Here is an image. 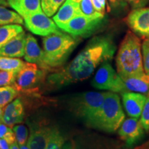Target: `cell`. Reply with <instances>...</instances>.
<instances>
[{"instance_id": "cell-1", "label": "cell", "mask_w": 149, "mask_h": 149, "mask_svg": "<svg viewBox=\"0 0 149 149\" xmlns=\"http://www.w3.org/2000/svg\"><path fill=\"white\" fill-rule=\"evenodd\" d=\"M115 51L111 37H94L69 64L51 72L46 84L51 88H58L88 79L99 66L113 59Z\"/></svg>"}, {"instance_id": "cell-2", "label": "cell", "mask_w": 149, "mask_h": 149, "mask_svg": "<svg viewBox=\"0 0 149 149\" xmlns=\"http://www.w3.org/2000/svg\"><path fill=\"white\" fill-rule=\"evenodd\" d=\"M117 72L120 77L145 73L141 55V40L128 31L121 42L116 56Z\"/></svg>"}, {"instance_id": "cell-3", "label": "cell", "mask_w": 149, "mask_h": 149, "mask_svg": "<svg viewBox=\"0 0 149 149\" xmlns=\"http://www.w3.org/2000/svg\"><path fill=\"white\" fill-rule=\"evenodd\" d=\"M79 37L63 33H53L43 38L44 61L50 72L60 68L79 43Z\"/></svg>"}, {"instance_id": "cell-4", "label": "cell", "mask_w": 149, "mask_h": 149, "mask_svg": "<svg viewBox=\"0 0 149 149\" xmlns=\"http://www.w3.org/2000/svg\"><path fill=\"white\" fill-rule=\"evenodd\" d=\"M125 119L120 99L117 93L106 92L103 103L93 121L92 128L106 132H115Z\"/></svg>"}, {"instance_id": "cell-5", "label": "cell", "mask_w": 149, "mask_h": 149, "mask_svg": "<svg viewBox=\"0 0 149 149\" xmlns=\"http://www.w3.org/2000/svg\"><path fill=\"white\" fill-rule=\"evenodd\" d=\"M106 92H86L72 97L70 109L74 115L92 127L93 121L103 103Z\"/></svg>"}, {"instance_id": "cell-6", "label": "cell", "mask_w": 149, "mask_h": 149, "mask_svg": "<svg viewBox=\"0 0 149 149\" xmlns=\"http://www.w3.org/2000/svg\"><path fill=\"white\" fill-rule=\"evenodd\" d=\"M107 22L105 15L97 13L91 16L79 15L67 23L58 26L61 31L72 36L86 38L100 29Z\"/></svg>"}, {"instance_id": "cell-7", "label": "cell", "mask_w": 149, "mask_h": 149, "mask_svg": "<svg viewBox=\"0 0 149 149\" xmlns=\"http://www.w3.org/2000/svg\"><path fill=\"white\" fill-rule=\"evenodd\" d=\"M46 73L37 64L26 62L17 74L13 86L18 92H33L37 90L39 85L44 81Z\"/></svg>"}, {"instance_id": "cell-8", "label": "cell", "mask_w": 149, "mask_h": 149, "mask_svg": "<svg viewBox=\"0 0 149 149\" xmlns=\"http://www.w3.org/2000/svg\"><path fill=\"white\" fill-rule=\"evenodd\" d=\"M92 86L101 90H108L115 93L126 92L124 82L109 61L101 64L92 81Z\"/></svg>"}, {"instance_id": "cell-9", "label": "cell", "mask_w": 149, "mask_h": 149, "mask_svg": "<svg viewBox=\"0 0 149 149\" xmlns=\"http://www.w3.org/2000/svg\"><path fill=\"white\" fill-rule=\"evenodd\" d=\"M23 19L26 29L35 35L46 37L61 32V30L55 22L44 14L43 11L28 15Z\"/></svg>"}, {"instance_id": "cell-10", "label": "cell", "mask_w": 149, "mask_h": 149, "mask_svg": "<svg viewBox=\"0 0 149 149\" xmlns=\"http://www.w3.org/2000/svg\"><path fill=\"white\" fill-rule=\"evenodd\" d=\"M125 22L134 34L141 38H149V8L133 9Z\"/></svg>"}, {"instance_id": "cell-11", "label": "cell", "mask_w": 149, "mask_h": 149, "mask_svg": "<svg viewBox=\"0 0 149 149\" xmlns=\"http://www.w3.org/2000/svg\"><path fill=\"white\" fill-rule=\"evenodd\" d=\"M120 138L128 146H133L144 135V129L139 118L130 117L124 120L118 128Z\"/></svg>"}, {"instance_id": "cell-12", "label": "cell", "mask_w": 149, "mask_h": 149, "mask_svg": "<svg viewBox=\"0 0 149 149\" xmlns=\"http://www.w3.org/2000/svg\"><path fill=\"white\" fill-rule=\"evenodd\" d=\"M24 59L27 62L37 65L44 71L50 72L44 61V53L38 45L37 40L32 35L28 34L26 37Z\"/></svg>"}, {"instance_id": "cell-13", "label": "cell", "mask_w": 149, "mask_h": 149, "mask_svg": "<svg viewBox=\"0 0 149 149\" xmlns=\"http://www.w3.org/2000/svg\"><path fill=\"white\" fill-rule=\"evenodd\" d=\"M123 104L127 114L130 117L139 118L146 102V95L126 91L122 93Z\"/></svg>"}, {"instance_id": "cell-14", "label": "cell", "mask_w": 149, "mask_h": 149, "mask_svg": "<svg viewBox=\"0 0 149 149\" xmlns=\"http://www.w3.org/2000/svg\"><path fill=\"white\" fill-rule=\"evenodd\" d=\"M24 109L20 99L13 100L6 106L3 110V115L1 117V122L12 128L17 124H19L24 121Z\"/></svg>"}, {"instance_id": "cell-15", "label": "cell", "mask_w": 149, "mask_h": 149, "mask_svg": "<svg viewBox=\"0 0 149 149\" xmlns=\"http://www.w3.org/2000/svg\"><path fill=\"white\" fill-rule=\"evenodd\" d=\"M26 34L23 31L0 48V57L19 58L24 56Z\"/></svg>"}, {"instance_id": "cell-16", "label": "cell", "mask_w": 149, "mask_h": 149, "mask_svg": "<svg viewBox=\"0 0 149 149\" xmlns=\"http://www.w3.org/2000/svg\"><path fill=\"white\" fill-rule=\"evenodd\" d=\"M51 128L42 123L31 128L27 142L29 148L46 149Z\"/></svg>"}, {"instance_id": "cell-17", "label": "cell", "mask_w": 149, "mask_h": 149, "mask_svg": "<svg viewBox=\"0 0 149 149\" xmlns=\"http://www.w3.org/2000/svg\"><path fill=\"white\" fill-rule=\"evenodd\" d=\"M79 15H82L79 3L74 2L71 0H66L53 17V21L58 26L67 23L74 16Z\"/></svg>"}, {"instance_id": "cell-18", "label": "cell", "mask_w": 149, "mask_h": 149, "mask_svg": "<svg viewBox=\"0 0 149 149\" xmlns=\"http://www.w3.org/2000/svg\"><path fill=\"white\" fill-rule=\"evenodd\" d=\"M126 91L147 94L149 92V75L146 73L140 75L120 77Z\"/></svg>"}, {"instance_id": "cell-19", "label": "cell", "mask_w": 149, "mask_h": 149, "mask_svg": "<svg viewBox=\"0 0 149 149\" xmlns=\"http://www.w3.org/2000/svg\"><path fill=\"white\" fill-rule=\"evenodd\" d=\"M7 2L22 17L42 11L41 0H7Z\"/></svg>"}, {"instance_id": "cell-20", "label": "cell", "mask_w": 149, "mask_h": 149, "mask_svg": "<svg viewBox=\"0 0 149 149\" xmlns=\"http://www.w3.org/2000/svg\"><path fill=\"white\" fill-rule=\"evenodd\" d=\"M24 29L19 24H8L0 27V48L13 37L23 32Z\"/></svg>"}, {"instance_id": "cell-21", "label": "cell", "mask_w": 149, "mask_h": 149, "mask_svg": "<svg viewBox=\"0 0 149 149\" xmlns=\"http://www.w3.org/2000/svg\"><path fill=\"white\" fill-rule=\"evenodd\" d=\"M23 24L24 19L19 14L0 5V26Z\"/></svg>"}, {"instance_id": "cell-22", "label": "cell", "mask_w": 149, "mask_h": 149, "mask_svg": "<svg viewBox=\"0 0 149 149\" xmlns=\"http://www.w3.org/2000/svg\"><path fill=\"white\" fill-rule=\"evenodd\" d=\"M24 64L25 62L20 59L0 57V70L18 72L22 69Z\"/></svg>"}, {"instance_id": "cell-23", "label": "cell", "mask_w": 149, "mask_h": 149, "mask_svg": "<svg viewBox=\"0 0 149 149\" xmlns=\"http://www.w3.org/2000/svg\"><path fill=\"white\" fill-rule=\"evenodd\" d=\"M64 144V138L59 130L56 128H52L46 149H62Z\"/></svg>"}, {"instance_id": "cell-24", "label": "cell", "mask_w": 149, "mask_h": 149, "mask_svg": "<svg viewBox=\"0 0 149 149\" xmlns=\"http://www.w3.org/2000/svg\"><path fill=\"white\" fill-rule=\"evenodd\" d=\"M19 94L13 86L0 87V107H3L14 100Z\"/></svg>"}, {"instance_id": "cell-25", "label": "cell", "mask_w": 149, "mask_h": 149, "mask_svg": "<svg viewBox=\"0 0 149 149\" xmlns=\"http://www.w3.org/2000/svg\"><path fill=\"white\" fill-rule=\"evenodd\" d=\"M66 0H41V7L48 17L55 15Z\"/></svg>"}, {"instance_id": "cell-26", "label": "cell", "mask_w": 149, "mask_h": 149, "mask_svg": "<svg viewBox=\"0 0 149 149\" xmlns=\"http://www.w3.org/2000/svg\"><path fill=\"white\" fill-rule=\"evenodd\" d=\"M13 131L17 144L19 146L26 144L27 141L28 135H29V132H28L26 126L22 125V124L14 126Z\"/></svg>"}, {"instance_id": "cell-27", "label": "cell", "mask_w": 149, "mask_h": 149, "mask_svg": "<svg viewBox=\"0 0 149 149\" xmlns=\"http://www.w3.org/2000/svg\"><path fill=\"white\" fill-rule=\"evenodd\" d=\"M146 102L144 105V108H143L142 112L140 115V121L141 125H142L143 128L145 131L147 133L149 132V92L146 94Z\"/></svg>"}, {"instance_id": "cell-28", "label": "cell", "mask_w": 149, "mask_h": 149, "mask_svg": "<svg viewBox=\"0 0 149 149\" xmlns=\"http://www.w3.org/2000/svg\"><path fill=\"white\" fill-rule=\"evenodd\" d=\"M17 73L13 71L0 70V87L13 84Z\"/></svg>"}, {"instance_id": "cell-29", "label": "cell", "mask_w": 149, "mask_h": 149, "mask_svg": "<svg viewBox=\"0 0 149 149\" xmlns=\"http://www.w3.org/2000/svg\"><path fill=\"white\" fill-rule=\"evenodd\" d=\"M141 55L144 72L149 75V38L144 39L141 44Z\"/></svg>"}, {"instance_id": "cell-30", "label": "cell", "mask_w": 149, "mask_h": 149, "mask_svg": "<svg viewBox=\"0 0 149 149\" xmlns=\"http://www.w3.org/2000/svg\"><path fill=\"white\" fill-rule=\"evenodd\" d=\"M79 5L81 13L84 15L91 16L98 13L93 6L91 0H81Z\"/></svg>"}, {"instance_id": "cell-31", "label": "cell", "mask_w": 149, "mask_h": 149, "mask_svg": "<svg viewBox=\"0 0 149 149\" xmlns=\"http://www.w3.org/2000/svg\"><path fill=\"white\" fill-rule=\"evenodd\" d=\"M127 4H129L132 8L136 9L142 8L145 6L148 3V0H124Z\"/></svg>"}, {"instance_id": "cell-32", "label": "cell", "mask_w": 149, "mask_h": 149, "mask_svg": "<svg viewBox=\"0 0 149 149\" xmlns=\"http://www.w3.org/2000/svg\"><path fill=\"white\" fill-rule=\"evenodd\" d=\"M111 7L115 10H121L126 8L127 3L124 0H109Z\"/></svg>"}, {"instance_id": "cell-33", "label": "cell", "mask_w": 149, "mask_h": 149, "mask_svg": "<svg viewBox=\"0 0 149 149\" xmlns=\"http://www.w3.org/2000/svg\"><path fill=\"white\" fill-rule=\"evenodd\" d=\"M11 130V128L8 127L3 123H0V138H3L6 133Z\"/></svg>"}, {"instance_id": "cell-34", "label": "cell", "mask_w": 149, "mask_h": 149, "mask_svg": "<svg viewBox=\"0 0 149 149\" xmlns=\"http://www.w3.org/2000/svg\"><path fill=\"white\" fill-rule=\"evenodd\" d=\"M0 149H10L9 144L3 138H0Z\"/></svg>"}, {"instance_id": "cell-35", "label": "cell", "mask_w": 149, "mask_h": 149, "mask_svg": "<svg viewBox=\"0 0 149 149\" xmlns=\"http://www.w3.org/2000/svg\"><path fill=\"white\" fill-rule=\"evenodd\" d=\"M134 149H149V141L145 142L144 144H141V146L136 147Z\"/></svg>"}, {"instance_id": "cell-36", "label": "cell", "mask_w": 149, "mask_h": 149, "mask_svg": "<svg viewBox=\"0 0 149 149\" xmlns=\"http://www.w3.org/2000/svg\"><path fill=\"white\" fill-rule=\"evenodd\" d=\"M10 149H19V146L17 142L16 141L10 145Z\"/></svg>"}, {"instance_id": "cell-37", "label": "cell", "mask_w": 149, "mask_h": 149, "mask_svg": "<svg viewBox=\"0 0 149 149\" xmlns=\"http://www.w3.org/2000/svg\"><path fill=\"white\" fill-rule=\"evenodd\" d=\"M62 149H74L72 146V144H69V143H66V144H64V146H63Z\"/></svg>"}, {"instance_id": "cell-38", "label": "cell", "mask_w": 149, "mask_h": 149, "mask_svg": "<svg viewBox=\"0 0 149 149\" xmlns=\"http://www.w3.org/2000/svg\"><path fill=\"white\" fill-rule=\"evenodd\" d=\"M0 5L4 6H8V2H7V0H0Z\"/></svg>"}, {"instance_id": "cell-39", "label": "cell", "mask_w": 149, "mask_h": 149, "mask_svg": "<svg viewBox=\"0 0 149 149\" xmlns=\"http://www.w3.org/2000/svg\"><path fill=\"white\" fill-rule=\"evenodd\" d=\"M19 149H29V147L24 144V145H21V146H19Z\"/></svg>"}, {"instance_id": "cell-40", "label": "cell", "mask_w": 149, "mask_h": 149, "mask_svg": "<svg viewBox=\"0 0 149 149\" xmlns=\"http://www.w3.org/2000/svg\"><path fill=\"white\" fill-rule=\"evenodd\" d=\"M3 109L2 107H0V120H1V117L3 115Z\"/></svg>"}, {"instance_id": "cell-41", "label": "cell", "mask_w": 149, "mask_h": 149, "mask_svg": "<svg viewBox=\"0 0 149 149\" xmlns=\"http://www.w3.org/2000/svg\"><path fill=\"white\" fill-rule=\"evenodd\" d=\"M71 1H74V2H75V3H80V1H81V0H71Z\"/></svg>"}, {"instance_id": "cell-42", "label": "cell", "mask_w": 149, "mask_h": 149, "mask_svg": "<svg viewBox=\"0 0 149 149\" xmlns=\"http://www.w3.org/2000/svg\"><path fill=\"white\" fill-rule=\"evenodd\" d=\"M102 1H104V2H106V0H102Z\"/></svg>"}]
</instances>
